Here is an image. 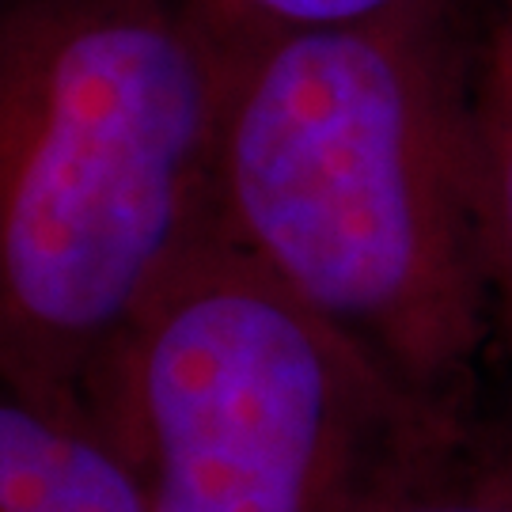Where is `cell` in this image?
I'll return each instance as SVG.
<instances>
[{
  "label": "cell",
  "mask_w": 512,
  "mask_h": 512,
  "mask_svg": "<svg viewBox=\"0 0 512 512\" xmlns=\"http://www.w3.org/2000/svg\"><path fill=\"white\" fill-rule=\"evenodd\" d=\"M0 512H148V494L95 418L0 387Z\"/></svg>",
  "instance_id": "cell-4"
},
{
  "label": "cell",
  "mask_w": 512,
  "mask_h": 512,
  "mask_svg": "<svg viewBox=\"0 0 512 512\" xmlns=\"http://www.w3.org/2000/svg\"><path fill=\"white\" fill-rule=\"evenodd\" d=\"M467 114L501 349L512 353V0H467Z\"/></svg>",
  "instance_id": "cell-5"
},
{
  "label": "cell",
  "mask_w": 512,
  "mask_h": 512,
  "mask_svg": "<svg viewBox=\"0 0 512 512\" xmlns=\"http://www.w3.org/2000/svg\"><path fill=\"white\" fill-rule=\"evenodd\" d=\"M463 4L228 50L213 236L448 418L501 349Z\"/></svg>",
  "instance_id": "cell-1"
},
{
  "label": "cell",
  "mask_w": 512,
  "mask_h": 512,
  "mask_svg": "<svg viewBox=\"0 0 512 512\" xmlns=\"http://www.w3.org/2000/svg\"><path fill=\"white\" fill-rule=\"evenodd\" d=\"M384 512H512V437L467 421L421 463Z\"/></svg>",
  "instance_id": "cell-6"
},
{
  "label": "cell",
  "mask_w": 512,
  "mask_h": 512,
  "mask_svg": "<svg viewBox=\"0 0 512 512\" xmlns=\"http://www.w3.org/2000/svg\"><path fill=\"white\" fill-rule=\"evenodd\" d=\"M224 73L183 0H0V387L95 418L213 236Z\"/></svg>",
  "instance_id": "cell-2"
},
{
  "label": "cell",
  "mask_w": 512,
  "mask_h": 512,
  "mask_svg": "<svg viewBox=\"0 0 512 512\" xmlns=\"http://www.w3.org/2000/svg\"><path fill=\"white\" fill-rule=\"evenodd\" d=\"M220 46L236 50L255 38L308 31V27H346L372 23L418 8H444L463 0H183Z\"/></svg>",
  "instance_id": "cell-7"
},
{
  "label": "cell",
  "mask_w": 512,
  "mask_h": 512,
  "mask_svg": "<svg viewBox=\"0 0 512 512\" xmlns=\"http://www.w3.org/2000/svg\"><path fill=\"white\" fill-rule=\"evenodd\" d=\"M95 421L148 512H384L456 429L209 236L118 349Z\"/></svg>",
  "instance_id": "cell-3"
}]
</instances>
